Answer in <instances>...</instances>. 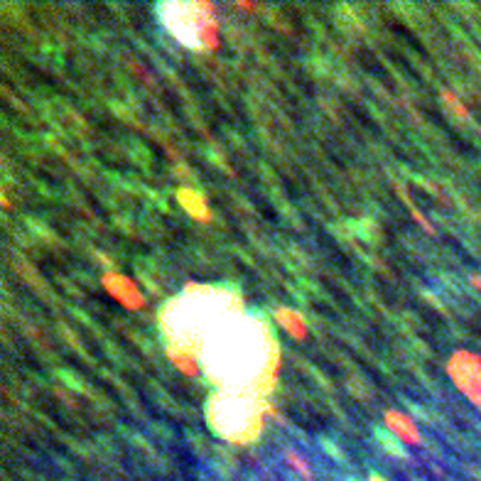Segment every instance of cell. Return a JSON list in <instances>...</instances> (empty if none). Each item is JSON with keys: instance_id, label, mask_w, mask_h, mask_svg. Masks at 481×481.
<instances>
[{"instance_id": "obj_1", "label": "cell", "mask_w": 481, "mask_h": 481, "mask_svg": "<svg viewBox=\"0 0 481 481\" xmlns=\"http://www.w3.org/2000/svg\"><path fill=\"white\" fill-rule=\"evenodd\" d=\"M280 371V347L260 314L243 312L217 329L201 349V373L217 391H246L268 398Z\"/></svg>"}, {"instance_id": "obj_2", "label": "cell", "mask_w": 481, "mask_h": 481, "mask_svg": "<svg viewBox=\"0 0 481 481\" xmlns=\"http://www.w3.org/2000/svg\"><path fill=\"white\" fill-rule=\"evenodd\" d=\"M243 312V297L234 285L187 282L182 293L162 305L158 324L167 347L192 352L201 361L206 339Z\"/></svg>"}, {"instance_id": "obj_3", "label": "cell", "mask_w": 481, "mask_h": 481, "mask_svg": "<svg viewBox=\"0 0 481 481\" xmlns=\"http://www.w3.org/2000/svg\"><path fill=\"white\" fill-rule=\"evenodd\" d=\"M268 405V398L258 393L217 391L206 403V423L231 445H253L263 434Z\"/></svg>"}, {"instance_id": "obj_4", "label": "cell", "mask_w": 481, "mask_h": 481, "mask_svg": "<svg viewBox=\"0 0 481 481\" xmlns=\"http://www.w3.org/2000/svg\"><path fill=\"white\" fill-rule=\"evenodd\" d=\"M155 15H158L160 25L182 47L206 52L204 49L206 29L217 23V8L212 3H206V0H192V3L164 0V3L155 5Z\"/></svg>"}, {"instance_id": "obj_5", "label": "cell", "mask_w": 481, "mask_h": 481, "mask_svg": "<svg viewBox=\"0 0 481 481\" xmlns=\"http://www.w3.org/2000/svg\"><path fill=\"white\" fill-rule=\"evenodd\" d=\"M447 373H449L454 386L471 403L481 408V356L467 352V349H459L447 361Z\"/></svg>"}, {"instance_id": "obj_6", "label": "cell", "mask_w": 481, "mask_h": 481, "mask_svg": "<svg viewBox=\"0 0 481 481\" xmlns=\"http://www.w3.org/2000/svg\"><path fill=\"white\" fill-rule=\"evenodd\" d=\"M101 285L106 288V293L111 295L116 302L125 307V310H143L145 307V297L143 293L138 290L133 280L123 273H116V270H106L103 275H101Z\"/></svg>"}, {"instance_id": "obj_7", "label": "cell", "mask_w": 481, "mask_h": 481, "mask_svg": "<svg viewBox=\"0 0 481 481\" xmlns=\"http://www.w3.org/2000/svg\"><path fill=\"white\" fill-rule=\"evenodd\" d=\"M383 425H386L388 432L395 434V440L405 442V445L417 447L420 442H423V437H420V432H417V425L412 423V417H408L405 412L391 408V410L383 412Z\"/></svg>"}, {"instance_id": "obj_8", "label": "cell", "mask_w": 481, "mask_h": 481, "mask_svg": "<svg viewBox=\"0 0 481 481\" xmlns=\"http://www.w3.org/2000/svg\"><path fill=\"white\" fill-rule=\"evenodd\" d=\"M177 201H180V206H182L194 221H199V223L212 221V209H209V204H206L204 192H199V189L180 187L177 189Z\"/></svg>"}, {"instance_id": "obj_9", "label": "cell", "mask_w": 481, "mask_h": 481, "mask_svg": "<svg viewBox=\"0 0 481 481\" xmlns=\"http://www.w3.org/2000/svg\"><path fill=\"white\" fill-rule=\"evenodd\" d=\"M273 319H275L293 339H297V341L307 339V322L297 310H293V307H275V310H273Z\"/></svg>"}, {"instance_id": "obj_10", "label": "cell", "mask_w": 481, "mask_h": 481, "mask_svg": "<svg viewBox=\"0 0 481 481\" xmlns=\"http://www.w3.org/2000/svg\"><path fill=\"white\" fill-rule=\"evenodd\" d=\"M167 358H170L172 364H175L177 369L182 371L184 375H199V373H201V361H199V356H194L192 352H184V349L167 347Z\"/></svg>"}, {"instance_id": "obj_11", "label": "cell", "mask_w": 481, "mask_h": 481, "mask_svg": "<svg viewBox=\"0 0 481 481\" xmlns=\"http://www.w3.org/2000/svg\"><path fill=\"white\" fill-rule=\"evenodd\" d=\"M393 187H395V192H398L400 201H403V204L408 206V209H410L412 219H415V221L420 223V226H423V229L428 231V234H434V226H432V223L428 221V219L423 217V212H420V209H417V206L412 204V201H410V197H408V192H405V187H403V184H400V182H393Z\"/></svg>"}, {"instance_id": "obj_12", "label": "cell", "mask_w": 481, "mask_h": 481, "mask_svg": "<svg viewBox=\"0 0 481 481\" xmlns=\"http://www.w3.org/2000/svg\"><path fill=\"white\" fill-rule=\"evenodd\" d=\"M442 103H445L449 111H454V116H457L459 121H467V118H469V111H467V106H464L462 101L457 99V94H454V91H449V88H445V91H442Z\"/></svg>"}, {"instance_id": "obj_13", "label": "cell", "mask_w": 481, "mask_h": 481, "mask_svg": "<svg viewBox=\"0 0 481 481\" xmlns=\"http://www.w3.org/2000/svg\"><path fill=\"white\" fill-rule=\"evenodd\" d=\"M285 459H288V462H290V467H293V469H297V474H299V476H305V479H312V469H310V464H307L305 459L299 457V454L295 452L293 447H288V449H285Z\"/></svg>"}, {"instance_id": "obj_14", "label": "cell", "mask_w": 481, "mask_h": 481, "mask_svg": "<svg viewBox=\"0 0 481 481\" xmlns=\"http://www.w3.org/2000/svg\"><path fill=\"white\" fill-rule=\"evenodd\" d=\"M393 437H395L393 432H391V440H386V432H383V430H378V432H375V440L381 442V445L386 447L388 452H391V454H395V457H405V454H403V449H400V445H398V442L393 440Z\"/></svg>"}, {"instance_id": "obj_15", "label": "cell", "mask_w": 481, "mask_h": 481, "mask_svg": "<svg viewBox=\"0 0 481 481\" xmlns=\"http://www.w3.org/2000/svg\"><path fill=\"white\" fill-rule=\"evenodd\" d=\"M268 417H273V420H278V423H282L285 417L280 415V410H278L275 405H268Z\"/></svg>"}, {"instance_id": "obj_16", "label": "cell", "mask_w": 481, "mask_h": 481, "mask_svg": "<svg viewBox=\"0 0 481 481\" xmlns=\"http://www.w3.org/2000/svg\"><path fill=\"white\" fill-rule=\"evenodd\" d=\"M469 282H471V288L481 293V278L479 275H469Z\"/></svg>"}, {"instance_id": "obj_17", "label": "cell", "mask_w": 481, "mask_h": 481, "mask_svg": "<svg viewBox=\"0 0 481 481\" xmlns=\"http://www.w3.org/2000/svg\"><path fill=\"white\" fill-rule=\"evenodd\" d=\"M236 5L243 8V10H256V5H253V3H243V0H236Z\"/></svg>"}, {"instance_id": "obj_18", "label": "cell", "mask_w": 481, "mask_h": 481, "mask_svg": "<svg viewBox=\"0 0 481 481\" xmlns=\"http://www.w3.org/2000/svg\"><path fill=\"white\" fill-rule=\"evenodd\" d=\"M371 481H386L383 476H378V474H371Z\"/></svg>"}]
</instances>
